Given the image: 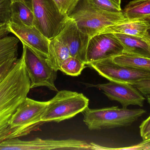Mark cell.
<instances>
[{"label": "cell", "instance_id": "20", "mask_svg": "<svg viewBox=\"0 0 150 150\" xmlns=\"http://www.w3.org/2000/svg\"><path fill=\"white\" fill-rule=\"evenodd\" d=\"M19 40L14 36L0 39V64L7 60L18 55Z\"/></svg>", "mask_w": 150, "mask_h": 150}, {"label": "cell", "instance_id": "31", "mask_svg": "<svg viewBox=\"0 0 150 150\" xmlns=\"http://www.w3.org/2000/svg\"><path fill=\"white\" fill-rule=\"evenodd\" d=\"M115 4L118 5L119 7H120L121 5V0H111Z\"/></svg>", "mask_w": 150, "mask_h": 150}, {"label": "cell", "instance_id": "21", "mask_svg": "<svg viewBox=\"0 0 150 150\" xmlns=\"http://www.w3.org/2000/svg\"><path fill=\"white\" fill-rule=\"evenodd\" d=\"M86 63L77 58L70 56L62 64L60 70L68 75L77 76L85 68Z\"/></svg>", "mask_w": 150, "mask_h": 150}, {"label": "cell", "instance_id": "26", "mask_svg": "<svg viewBox=\"0 0 150 150\" xmlns=\"http://www.w3.org/2000/svg\"><path fill=\"white\" fill-rule=\"evenodd\" d=\"M18 59V56L12 57L0 64V82L8 74Z\"/></svg>", "mask_w": 150, "mask_h": 150}, {"label": "cell", "instance_id": "9", "mask_svg": "<svg viewBox=\"0 0 150 150\" xmlns=\"http://www.w3.org/2000/svg\"><path fill=\"white\" fill-rule=\"evenodd\" d=\"M87 65L109 81L133 85L142 80L150 79V72L120 65L112 58L91 63Z\"/></svg>", "mask_w": 150, "mask_h": 150}, {"label": "cell", "instance_id": "32", "mask_svg": "<svg viewBox=\"0 0 150 150\" xmlns=\"http://www.w3.org/2000/svg\"><path fill=\"white\" fill-rule=\"evenodd\" d=\"M148 20L149 21V23H150V19H148ZM148 33H149V34L150 35V28L149 29V30H148Z\"/></svg>", "mask_w": 150, "mask_h": 150}, {"label": "cell", "instance_id": "14", "mask_svg": "<svg viewBox=\"0 0 150 150\" xmlns=\"http://www.w3.org/2000/svg\"><path fill=\"white\" fill-rule=\"evenodd\" d=\"M123 47L124 53L150 59V35L144 37L113 33Z\"/></svg>", "mask_w": 150, "mask_h": 150}, {"label": "cell", "instance_id": "11", "mask_svg": "<svg viewBox=\"0 0 150 150\" xmlns=\"http://www.w3.org/2000/svg\"><path fill=\"white\" fill-rule=\"evenodd\" d=\"M92 86L102 90L110 100L119 102L123 108L130 105L143 107L145 100L142 94L129 84L109 81Z\"/></svg>", "mask_w": 150, "mask_h": 150}, {"label": "cell", "instance_id": "30", "mask_svg": "<svg viewBox=\"0 0 150 150\" xmlns=\"http://www.w3.org/2000/svg\"><path fill=\"white\" fill-rule=\"evenodd\" d=\"M11 2L15 1H21L25 3L28 6L32 9V0H11Z\"/></svg>", "mask_w": 150, "mask_h": 150}, {"label": "cell", "instance_id": "28", "mask_svg": "<svg viewBox=\"0 0 150 150\" xmlns=\"http://www.w3.org/2000/svg\"><path fill=\"white\" fill-rule=\"evenodd\" d=\"M113 150H150V139L134 146L119 149H111Z\"/></svg>", "mask_w": 150, "mask_h": 150}, {"label": "cell", "instance_id": "13", "mask_svg": "<svg viewBox=\"0 0 150 150\" xmlns=\"http://www.w3.org/2000/svg\"><path fill=\"white\" fill-rule=\"evenodd\" d=\"M8 28L10 33L14 34L22 44H25L40 55L47 58L49 40L34 26L9 22Z\"/></svg>", "mask_w": 150, "mask_h": 150}, {"label": "cell", "instance_id": "24", "mask_svg": "<svg viewBox=\"0 0 150 150\" xmlns=\"http://www.w3.org/2000/svg\"><path fill=\"white\" fill-rule=\"evenodd\" d=\"M79 0H54L62 13L69 16Z\"/></svg>", "mask_w": 150, "mask_h": 150}, {"label": "cell", "instance_id": "18", "mask_svg": "<svg viewBox=\"0 0 150 150\" xmlns=\"http://www.w3.org/2000/svg\"><path fill=\"white\" fill-rule=\"evenodd\" d=\"M122 12L127 19H150V0H133L127 4Z\"/></svg>", "mask_w": 150, "mask_h": 150}, {"label": "cell", "instance_id": "1", "mask_svg": "<svg viewBox=\"0 0 150 150\" xmlns=\"http://www.w3.org/2000/svg\"><path fill=\"white\" fill-rule=\"evenodd\" d=\"M30 89V81L22 55L0 82V143L11 139L10 121Z\"/></svg>", "mask_w": 150, "mask_h": 150}, {"label": "cell", "instance_id": "15", "mask_svg": "<svg viewBox=\"0 0 150 150\" xmlns=\"http://www.w3.org/2000/svg\"><path fill=\"white\" fill-rule=\"evenodd\" d=\"M150 28V23L148 20L125 18L113 25L107 27L101 33H122L142 37L148 33V30Z\"/></svg>", "mask_w": 150, "mask_h": 150}, {"label": "cell", "instance_id": "16", "mask_svg": "<svg viewBox=\"0 0 150 150\" xmlns=\"http://www.w3.org/2000/svg\"><path fill=\"white\" fill-rule=\"evenodd\" d=\"M71 56L67 47L55 38L49 41L48 54L46 58L47 62L56 71L60 70L63 62Z\"/></svg>", "mask_w": 150, "mask_h": 150}, {"label": "cell", "instance_id": "8", "mask_svg": "<svg viewBox=\"0 0 150 150\" xmlns=\"http://www.w3.org/2000/svg\"><path fill=\"white\" fill-rule=\"evenodd\" d=\"M95 150L94 144H89L76 139L56 140L36 138L31 141L18 138L8 139L0 143V150Z\"/></svg>", "mask_w": 150, "mask_h": 150}, {"label": "cell", "instance_id": "22", "mask_svg": "<svg viewBox=\"0 0 150 150\" xmlns=\"http://www.w3.org/2000/svg\"><path fill=\"white\" fill-rule=\"evenodd\" d=\"M97 8L109 12H120L122 11L120 7L116 5L111 0H89Z\"/></svg>", "mask_w": 150, "mask_h": 150}, {"label": "cell", "instance_id": "4", "mask_svg": "<svg viewBox=\"0 0 150 150\" xmlns=\"http://www.w3.org/2000/svg\"><path fill=\"white\" fill-rule=\"evenodd\" d=\"M89 100L83 93L63 90L59 91L48 104L41 117L45 122L69 119L88 107Z\"/></svg>", "mask_w": 150, "mask_h": 150}, {"label": "cell", "instance_id": "10", "mask_svg": "<svg viewBox=\"0 0 150 150\" xmlns=\"http://www.w3.org/2000/svg\"><path fill=\"white\" fill-rule=\"evenodd\" d=\"M123 47L113 33H105L93 36L87 45L86 64L112 58L123 53Z\"/></svg>", "mask_w": 150, "mask_h": 150}, {"label": "cell", "instance_id": "17", "mask_svg": "<svg viewBox=\"0 0 150 150\" xmlns=\"http://www.w3.org/2000/svg\"><path fill=\"white\" fill-rule=\"evenodd\" d=\"M11 22L27 26H34V16L33 9L21 1L11 2Z\"/></svg>", "mask_w": 150, "mask_h": 150}, {"label": "cell", "instance_id": "29", "mask_svg": "<svg viewBox=\"0 0 150 150\" xmlns=\"http://www.w3.org/2000/svg\"><path fill=\"white\" fill-rule=\"evenodd\" d=\"M9 33L8 24L0 23V39L6 37Z\"/></svg>", "mask_w": 150, "mask_h": 150}, {"label": "cell", "instance_id": "19", "mask_svg": "<svg viewBox=\"0 0 150 150\" xmlns=\"http://www.w3.org/2000/svg\"><path fill=\"white\" fill-rule=\"evenodd\" d=\"M117 64L150 72V59L123 53L112 58Z\"/></svg>", "mask_w": 150, "mask_h": 150}, {"label": "cell", "instance_id": "25", "mask_svg": "<svg viewBox=\"0 0 150 150\" xmlns=\"http://www.w3.org/2000/svg\"><path fill=\"white\" fill-rule=\"evenodd\" d=\"M147 99L150 106V79L142 80L132 85Z\"/></svg>", "mask_w": 150, "mask_h": 150}, {"label": "cell", "instance_id": "3", "mask_svg": "<svg viewBox=\"0 0 150 150\" xmlns=\"http://www.w3.org/2000/svg\"><path fill=\"white\" fill-rule=\"evenodd\" d=\"M146 112L144 109L120 108L118 107L96 109L88 107L83 112V121L91 130L127 127Z\"/></svg>", "mask_w": 150, "mask_h": 150}, {"label": "cell", "instance_id": "27", "mask_svg": "<svg viewBox=\"0 0 150 150\" xmlns=\"http://www.w3.org/2000/svg\"><path fill=\"white\" fill-rule=\"evenodd\" d=\"M140 134L143 141L150 139V115L140 126Z\"/></svg>", "mask_w": 150, "mask_h": 150}, {"label": "cell", "instance_id": "23", "mask_svg": "<svg viewBox=\"0 0 150 150\" xmlns=\"http://www.w3.org/2000/svg\"><path fill=\"white\" fill-rule=\"evenodd\" d=\"M11 1L0 0V23L8 24L11 21Z\"/></svg>", "mask_w": 150, "mask_h": 150}, {"label": "cell", "instance_id": "6", "mask_svg": "<svg viewBox=\"0 0 150 150\" xmlns=\"http://www.w3.org/2000/svg\"><path fill=\"white\" fill-rule=\"evenodd\" d=\"M32 9L34 26L49 40L57 37L71 19L61 12L54 0H32Z\"/></svg>", "mask_w": 150, "mask_h": 150}, {"label": "cell", "instance_id": "7", "mask_svg": "<svg viewBox=\"0 0 150 150\" xmlns=\"http://www.w3.org/2000/svg\"><path fill=\"white\" fill-rule=\"evenodd\" d=\"M22 55L30 81L31 89L45 86L58 91L55 85L57 72L48 64L45 57L25 44H23Z\"/></svg>", "mask_w": 150, "mask_h": 150}, {"label": "cell", "instance_id": "12", "mask_svg": "<svg viewBox=\"0 0 150 150\" xmlns=\"http://www.w3.org/2000/svg\"><path fill=\"white\" fill-rule=\"evenodd\" d=\"M68 48L71 56L86 63V55L90 36L84 33L71 19L56 37Z\"/></svg>", "mask_w": 150, "mask_h": 150}, {"label": "cell", "instance_id": "2", "mask_svg": "<svg viewBox=\"0 0 150 150\" xmlns=\"http://www.w3.org/2000/svg\"><path fill=\"white\" fill-rule=\"evenodd\" d=\"M68 16L90 38L126 18L122 11L116 13L107 12L97 8L89 0H79Z\"/></svg>", "mask_w": 150, "mask_h": 150}, {"label": "cell", "instance_id": "5", "mask_svg": "<svg viewBox=\"0 0 150 150\" xmlns=\"http://www.w3.org/2000/svg\"><path fill=\"white\" fill-rule=\"evenodd\" d=\"M47 104L48 101H37L27 97L18 106L10 121L11 139L27 135L44 123L41 117Z\"/></svg>", "mask_w": 150, "mask_h": 150}]
</instances>
